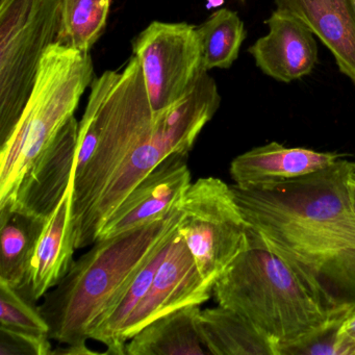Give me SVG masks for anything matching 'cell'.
I'll return each mask as SVG.
<instances>
[{"label": "cell", "mask_w": 355, "mask_h": 355, "mask_svg": "<svg viewBox=\"0 0 355 355\" xmlns=\"http://www.w3.org/2000/svg\"><path fill=\"white\" fill-rule=\"evenodd\" d=\"M197 138L167 111L153 114L135 55L121 70L95 78L78 123L71 195L76 248L92 246L136 184L169 155H188Z\"/></svg>", "instance_id": "cell-1"}, {"label": "cell", "mask_w": 355, "mask_h": 355, "mask_svg": "<svg viewBox=\"0 0 355 355\" xmlns=\"http://www.w3.org/2000/svg\"><path fill=\"white\" fill-rule=\"evenodd\" d=\"M355 163L259 188L232 184L249 226L282 257L331 317L355 309V211L349 180Z\"/></svg>", "instance_id": "cell-2"}, {"label": "cell", "mask_w": 355, "mask_h": 355, "mask_svg": "<svg viewBox=\"0 0 355 355\" xmlns=\"http://www.w3.org/2000/svg\"><path fill=\"white\" fill-rule=\"evenodd\" d=\"M180 217L178 209L117 236L98 239L73 261L39 306L51 340L66 345L87 343L115 311L147 259L175 232Z\"/></svg>", "instance_id": "cell-3"}, {"label": "cell", "mask_w": 355, "mask_h": 355, "mask_svg": "<svg viewBox=\"0 0 355 355\" xmlns=\"http://www.w3.org/2000/svg\"><path fill=\"white\" fill-rule=\"evenodd\" d=\"M246 248L216 280L218 305L240 313L278 349L325 325L328 315L292 268L248 232Z\"/></svg>", "instance_id": "cell-4"}, {"label": "cell", "mask_w": 355, "mask_h": 355, "mask_svg": "<svg viewBox=\"0 0 355 355\" xmlns=\"http://www.w3.org/2000/svg\"><path fill=\"white\" fill-rule=\"evenodd\" d=\"M90 53L53 43L45 53L26 107L0 153V209L11 207L18 190L94 82Z\"/></svg>", "instance_id": "cell-5"}, {"label": "cell", "mask_w": 355, "mask_h": 355, "mask_svg": "<svg viewBox=\"0 0 355 355\" xmlns=\"http://www.w3.org/2000/svg\"><path fill=\"white\" fill-rule=\"evenodd\" d=\"M62 0L0 1V143L11 136L30 98L41 61L57 42Z\"/></svg>", "instance_id": "cell-6"}, {"label": "cell", "mask_w": 355, "mask_h": 355, "mask_svg": "<svg viewBox=\"0 0 355 355\" xmlns=\"http://www.w3.org/2000/svg\"><path fill=\"white\" fill-rule=\"evenodd\" d=\"M180 211L178 234L214 286L249 242L248 223L232 186L211 176L198 178L187 189Z\"/></svg>", "instance_id": "cell-7"}, {"label": "cell", "mask_w": 355, "mask_h": 355, "mask_svg": "<svg viewBox=\"0 0 355 355\" xmlns=\"http://www.w3.org/2000/svg\"><path fill=\"white\" fill-rule=\"evenodd\" d=\"M132 51L155 115L182 98L205 71L197 26L186 22H151L135 39Z\"/></svg>", "instance_id": "cell-8"}, {"label": "cell", "mask_w": 355, "mask_h": 355, "mask_svg": "<svg viewBox=\"0 0 355 355\" xmlns=\"http://www.w3.org/2000/svg\"><path fill=\"white\" fill-rule=\"evenodd\" d=\"M214 286L203 278L178 228L169 250L153 278L150 288L124 324L123 344L153 320L182 307L202 305L211 298Z\"/></svg>", "instance_id": "cell-9"}, {"label": "cell", "mask_w": 355, "mask_h": 355, "mask_svg": "<svg viewBox=\"0 0 355 355\" xmlns=\"http://www.w3.org/2000/svg\"><path fill=\"white\" fill-rule=\"evenodd\" d=\"M188 155H169L147 174L107 218L98 239L111 238L149 222L167 217L180 209L190 186Z\"/></svg>", "instance_id": "cell-10"}, {"label": "cell", "mask_w": 355, "mask_h": 355, "mask_svg": "<svg viewBox=\"0 0 355 355\" xmlns=\"http://www.w3.org/2000/svg\"><path fill=\"white\" fill-rule=\"evenodd\" d=\"M78 123L73 116L62 128L53 144L22 182L13 205L8 209L49 219L73 180L78 157Z\"/></svg>", "instance_id": "cell-11"}, {"label": "cell", "mask_w": 355, "mask_h": 355, "mask_svg": "<svg viewBox=\"0 0 355 355\" xmlns=\"http://www.w3.org/2000/svg\"><path fill=\"white\" fill-rule=\"evenodd\" d=\"M265 24L269 33L248 49L257 67L286 84L311 74L318 63V45L309 28L277 9Z\"/></svg>", "instance_id": "cell-12"}, {"label": "cell", "mask_w": 355, "mask_h": 355, "mask_svg": "<svg viewBox=\"0 0 355 355\" xmlns=\"http://www.w3.org/2000/svg\"><path fill=\"white\" fill-rule=\"evenodd\" d=\"M342 155L270 142L238 155L230 173L241 188H259L290 182L334 165Z\"/></svg>", "instance_id": "cell-13"}, {"label": "cell", "mask_w": 355, "mask_h": 355, "mask_svg": "<svg viewBox=\"0 0 355 355\" xmlns=\"http://www.w3.org/2000/svg\"><path fill=\"white\" fill-rule=\"evenodd\" d=\"M72 184L51 213L39 236L21 290L31 300L38 301L55 288L73 263L76 250L71 224Z\"/></svg>", "instance_id": "cell-14"}, {"label": "cell", "mask_w": 355, "mask_h": 355, "mask_svg": "<svg viewBox=\"0 0 355 355\" xmlns=\"http://www.w3.org/2000/svg\"><path fill=\"white\" fill-rule=\"evenodd\" d=\"M329 49L338 69L355 85L354 0H274Z\"/></svg>", "instance_id": "cell-15"}, {"label": "cell", "mask_w": 355, "mask_h": 355, "mask_svg": "<svg viewBox=\"0 0 355 355\" xmlns=\"http://www.w3.org/2000/svg\"><path fill=\"white\" fill-rule=\"evenodd\" d=\"M200 305L182 307L153 320L126 344V355H207L198 329Z\"/></svg>", "instance_id": "cell-16"}, {"label": "cell", "mask_w": 355, "mask_h": 355, "mask_svg": "<svg viewBox=\"0 0 355 355\" xmlns=\"http://www.w3.org/2000/svg\"><path fill=\"white\" fill-rule=\"evenodd\" d=\"M198 329L211 355H278V349L251 322L218 305L200 309Z\"/></svg>", "instance_id": "cell-17"}, {"label": "cell", "mask_w": 355, "mask_h": 355, "mask_svg": "<svg viewBox=\"0 0 355 355\" xmlns=\"http://www.w3.org/2000/svg\"><path fill=\"white\" fill-rule=\"evenodd\" d=\"M46 221L15 209H0V280L21 290Z\"/></svg>", "instance_id": "cell-18"}, {"label": "cell", "mask_w": 355, "mask_h": 355, "mask_svg": "<svg viewBox=\"0 0 355 355\" xmlns=\"http://www.w3.org/2000/svg\"><path fill=\"white\" fill-rule=\"evenodd\" d=\"M173 234L155 249L128 286L115 311L91 334L90 338L107 347V354H125L126 345L121 340L124 324L150 288L155 273L169 250Z\"/></svg>", "instance_id": "cell-19"}, {"label": "cell", "mask_w": 355, "mask_h": 355, "mask_svg": "<svg viewBox=\"0 0 355 355\" xmlns=\"http://www.w3.org/2000/svg\"><path fill=\"white\" fill-rule=\"evenodd\" d=\"M197 31L202 49L203 69L209 71L232 67L247 36L238 13L228 9L218 10L197 26Z\"/></svg>", "instance_id": "cell-20"}, {"label": "cell", "mask_w": 355, "mask_h": 355, "mask_svg": "<svg viewBox=\"0 0 355 355\" xmlns=\"http://www.w3.org/2000/svg\"><path fill=\"white\" fill-rule=\"evenodd\" d=\"M111 0H62L57 43L90 53L107 28Z\"/></svg>", "instance_id": "cell-21"}, {"label": "cell", "mask_w": 355, "mask_h": 355, "mask_svg": "<svg viewBox=\"0 0 355 355\" xmlns=\"http://www.w3.org/2000/svg\"><path fill=\"white\" fill-rule=\"evenodd\" d=\"M0 324L12 329L49 336V324L34 301L3 280H0Z\"/></svg>", "instance_id": "cell-22"}, {"label": "cell", "mask_w": 355, "mask_h": 355, "mask_svg": "<svg viewBox=\"0 0 355 355\" xmlns=\"http://www.w3.org/2000/svg\"><path fill=\"white\" fill-rule=\"evenodd\" d=\"M346 315L332 317L319 329L280 349L279 355H336L338 329Z\"/></svg>", "instance_id": "cell-23"}, {"label": "cell", "mask_w": 355, "mask_h": 355, "mask_svg": "<svg viewBox=\"0 0 355 355\" xmlns=\"http://www.w3.org/2000/svg\"><path fill=\"white\" fill-rule=\"evenodd\" d=\"M51 336L0 326V355L51 354Z\"/></svg>", "instance_id": "cell-24"}, {"label": "cell", "mask_w": 355, "mask_h": 355, "mask_svg": "<svg viewBox=\"0 0 355 355\" xmlns=\"http://www.w3.org/2000/svg\"><path fill=\"white\" fill-rule=\"evenodd\" d=\"M336 355H355V309L349 311L340 323Z\"/></svg>", "instance_id": "cell-25"}, {"label": "cell", "mask_w": 355, "mask_h": 355, "mask_svg": "<svg viewBox=\"0 0 355 355\" xmlns=\"http://www.w3.org/2000/svg\"><path fill=\"white\" fill-rule=\"evenodd\" d=\"M67 349L63 350L53 351L51 354H93L94 351L90 350L87 347V343H80V344L67 345Z\"/></svg>", "instance_id": "cell-26"}, {"label": "cell", "mask_w": 355, "mask_h": 355, "mask_svg": "<svg viewBox=\"0 0 355 355\" xmlns=\"http://www.w3.org/2000/svg\"><path fill=\"white\" fill-rule=\"evenodd\" d=\"M349 193H350L351 203L355 211V172H353L349 180Z\"/></svg>", "instance_id": "cell-27"}, {"label": "cell", "mask_w": 355, "mask_h": 355, "mask_svg": "<svg viewBox=\"0 0 355 355\" xmlns=\"http://www.w3.org/2000/svg\"><path fill=\"white\" fill-rule=\"evenodd\" d=\"M354 6H355V0H354Z\"/></svg>", "instance_id": "cell-28"}, {"label": "cell", "mask_w": 355, "mask_h": 355, "mask_svg": "<svg viewBox=\"0 0 355 355\" xmlns=\"http://www.w3.org/2000/svg\"><path fill=\"white\" fill-rule=\"evenodd\" d=\"M242 1H243V0H242Z\"/></svg>", "instance_id": "cell-29"}]
</instances>
